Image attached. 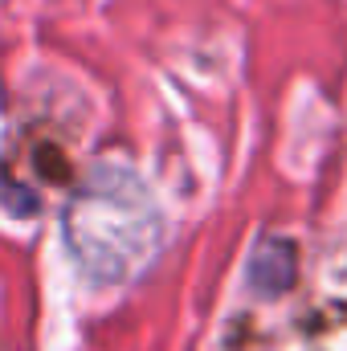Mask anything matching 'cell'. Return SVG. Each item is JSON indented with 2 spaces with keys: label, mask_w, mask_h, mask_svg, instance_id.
I'll list each match as a JSON object with an SVG mask.
<instances>
[{
  "label": "cell",
  "mask_w": 347,
  "mask_h": 351,
  "mask_svg": "<svg viewBox=\"0 0 347 351\" xmlns=\"http://www.w3.org/2000/svg\"><path fill=\"white\" fill-rule=\"evenodd\" d=\"M62 237L86 282L123 286L156 262L168 229L164 208L139 176L123 164H98L70 188Z\"/></svg>",
  "instance_id": "1"
},
{
  "label": "cell",
  "mask_w": 347,
  "mask_h": 351,
  "mask_svg": "<svg viewBox=\"0 0 347 351\" xmlns=\"http://www.w3.org/2000/svg\"><path fill=\"white\" fill-rule=\"evenodd\" d=\"M294 274H298V250L290 241H282V237H265L254 250V258H250V269H246L250 286L258 294H270V298L286 294Z\"/></svg>",
  "instance_id": "2"
}]
</instances>
